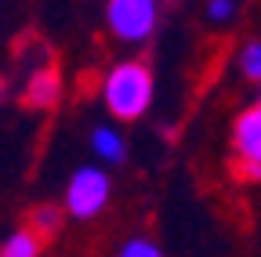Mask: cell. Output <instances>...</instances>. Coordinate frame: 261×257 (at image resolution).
Listing matches in <instances>:
<instances>
[{
    "label": "cell",
    "instance_id": "obj_1",
    "mask_svg": "<svg viewBox=\"0 0 261 257\" xmlns=\"http://www.w3.org/2000/svg\"><path fill=\"white\" fill-rule=\"evenodd\" d=\"M98 94H102V105L116 123H135L156 102V76L149 69V62L123 58V62L106 69Z\"/></svg>",
    "mask_w": 261,
    "mask_h": 257
},
{
    "label": "cell",
    "instance_id": "obj_2",
    "mask_svg": "<svg viewBox=\"0 0 261 257\" xmlns=\"http://www.w3.org/2000/svg\"><path fill=\"white\" fill-rule=\"evenodd\" d=\"M109 196H113L109 170L94 167V163H84V167H76L69 174V181H65L62 214L73 217V221H91V217H98L109 207Z\"/></svg>",
    "mask_w": 261,
    "mask_h": 257
},
{
    "label": "cell",
    "instance_id": "obj_3",
    "mask_svg": "<svg viewBox=\"0 0 261 257\" xmlns=\"http://www.w3.org/2000/svg\"><path fill=\"white\" fill-rule=\"evenodd\" d=\"M160 0H106V29L113 40L127 47H142L160 29Z\"/></svg>",
    "mask_w": 261,
    "mask_h": 257
},
{
    "label": "cell",
    "instance_id": "obj_4",
    "mask_svg": "<svg viewBox=\"0 0 261 257\" xmlns=\"http://www.w3.org/2000/svg\"><path fill=\"white\" fill-rule=\"evenodd\" d=\"M228 145H232L236 167L261 170V105L257 102H250L236 112L232 131H228Z\"/></svg>",
    "mask_w": 261,
    "mask_h": 257
},
{
    "label": "cell",
    "instance_id": "obj_5",
    "mask_svg": "<svg viewBox=\"0 0 261 257\" xmlns=\"http://www.w3.org/2000/svg\"><path fill=\"white\" fill-rule=\"evenodd\" d=\"M25 102L33 109H55L62 102V76L55 69H37L25 80Z\"/></svg>",
    "mask_w": 261,
    "mask_h": 257
},
{
    "label": "cell",
    "instance_id": "obj_6",
    "mask_svg": "<svg viewBox=\"0 0 261 257\" xmlns=\"http://www.w3.org/2000/svg\"><path fill=\"white\" fill-rule=\"evenodd\" d=\"M91 152L98 156V163L120 167L130 149H127V138L116 131V127H94V131H91Z\"/></svg>",
    "mask_w": 261,
    "mask_h": 257
},
{
    "label": "cell",
    "instance_id": "obj_7",
    "mask_svg": "<svg viewBox=\"0 0 261 257\" xmlns=\"http://www.w3.org/2000/svg\"><path fill=\"white\" fill-rule=\"evenodd\" d=\"M62 224H65V214H62L58 203H37L29 210V224H25V229L37 239H51V236L62 232Z\"/></svg>",
    "mask_w": 261,
    "mask_h": 257
},
{
    "label": "cell",
    "instance_id": "obj_8",
    "mask_svg": "<svg viewBox=\"0 0 261 257\" xmlns=\"http://www.w3.org/2000/svg\"><path fill=\"white\" fill-rule=\"evenodd\" d=\"M40 253H44V239H37L29 229H15L0 243V257H40Z\"/></svg>",
    "mask_w": 261,
    "mask_h": 257
},
{
    "label": "cell",
    "instance_id": "obj_9",
    "mask_svg": "<svg viewBox=\"0 0 261 257\" xmlns=\"http://www.w3.org/2000/svg\"><path fill=\"white\" fill-rule=\"evenodd\" d=\"M236 69H240V76H243L247 83H257V80H261V44H257V40H247V44L240 47Z\"/></svg>",
    "mask_w": 261,
    "mask_h": 257
},
{
    "label": "cell",
    "instance_id": "obj_10",
    "mask_svg": "<svg viewBox=\"0 0 261 257\" xmlns=\"http://www.w3.org/2000/svg\"><path fill=\"white\" fill-rule=\"evenodd\" d=\"M113 257H167V253H163V246L156 239H149V236H130V239H123L116 246Z\"/></svg>",
    "mask_w": 261,
    "mask_h": 257
},
{
    "label": "cell",
    "instance_id": "obj_11",
    "mask_svg": "<svg viewBox=\"0 0 261 257\" xmlns=\"http://www.w3.org/2000/svg\"><path fill=\"white\" fill-rule=\"evenodd\" d=\"M203 15H207L211 25H228V22H236V15H240V0H207Z\"/></svg>",
    "mask_w": 261,
    "mask_h": 257
},
{
    "label": "cell",
    "instance_id": "obj_12",
    "mask_svg": "<svg viewBox=\"0 0 261 257\" xmlns=\"http://www.w3.org/2000/svg\"><path fill=\"white\" fill-rule=\"evenodd\" d=\"M0 91H4V80H0Z\"/></svg>",
    "mask_w": 261,
    "mask_h": 257
}]
</instances>
